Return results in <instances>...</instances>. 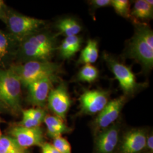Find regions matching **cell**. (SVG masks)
<instances>
[{
  "instance_id": "cell-17",
  "label": "cell",
  "mask_w": 153,
  "mask_h": 153,
  "mask_svg": "<svg viewBox=\"0 0 153 153\" xmlns=\"http://www.w3.org/2000/svg\"><path fill=\"white\" fill-rule=\"evenodd\" d=\"M153 6L147 0L136 1L131 10V18L136 22V25L140 24V21L153 19Z\"/></svg>"
},
{
  "instance_id": "cell-6",
  "label": "cell",
  "mask_w": 153,
  "mask_h": 153,
  "mask_svg": "<svg viewBox=\"0 0 153 153\" xmlns=\"http://www.w3.org/2000/svg\"><path fill=\"white\" fill-rule=\"evenodd\" d=\"M126 56L137 61L145 71L152 69L153 66V48L135 31L134 35L128 44Z\"/></svg>"
},
{
  "instance_id": "cell-3",
  "label": "cell",
  "mask_w": 153,
  "mask_h": 153,
  "mask_svg": "<svg viewBox=\"0 0 153 153\" xmlns=\"http://www.w3.org/2000/svg\"><path fill=\"white\" fill-rule=\"evenodd\" d=\"M21 87L19 78L10 68H0V99L13 115L22 112Z\"/></svg>"
},
{
  "instance_id": "cell-27",
  "label": "cell",
  "mask_w": 153,
  "mask_h": 153,
  "mask_svg": "<svg viewBox=\"0 0 153 153\" xmlns=\"http://www.w3.org/2000/svg\"><path fill=\"white\" fill-rule=\"evenodd\" d=\"M92 8L97 9L111 5V0H92L90 1Z\"/></svg>"
},
{
  "instance_id": "cell-4",
  "label": "cell",
  "mask_w": 153,
  "mask_h": 153,
  "mask_svg": "<svg viewBox=\"0 0 153 153\" xmlns=\"http://www.w3.org/2000/svg\"><path fill=\"white\" fill-rule=\"evenodd\" d=\"M6 25L9 33L19 43L24 39L40 31L45 26V22L9 10Z\"/></svg>"
},
{
  "instance_id": "cell-5",
  "label": "cell",
  "mask_w": 153,
  "mask_h": 153,
  "mask_svg": "<svg viewBox=\"0 0 153 153\" xmlns=\"http://www.w3.org/2000/svg\"><path fill=\"white\" fill-rule=\"evenodd\" d=\"M103 58L119 83L124 95L127 97L133 95L141 88L142 85L137 82L135 75L129 67L105 52L103 54Z\"/></svg>"
},
{
  "instance_id": "cell-28",
  "label": "cell",
  "mask_w": 153,
  "mask_h": 153,
  "mask_svg": "<svg viewBox=\"0 0 153 153\" xmlns=\"http://www.w3.org/2000/svg\"><path fill=\"white\" fill-rule=\"evenodd\" d=\"M41 152L42 153H60L52 144L45 142L41 145Z\"/></svg>"
},
{
  "instance_id": "cell-31",
  "label": "cell",
  "mask_w": 153,
  "mask_h": 153,
  "mask_svg": "<svg viewBox=\"0 0 153 153\" xmlns=\"http://www.w3.org/2000/svg\"><path fill=\"white\" fill-rule=\"evenodd\" d=\"M1 121H2V120H1V117H0V124H1ZM2 135V132H1V128H0V137H1V136Z\"/></svg>"
},
{
  "instance_id": "cell-22",
  "label": "cell",
  "mask_w": 153,
  "mask_h": 153,
  "mask_svg": "<svg viewBox=\"0 0 153 153\" xmlns=\"http://www.w3.org/2000/svg\"><path fill=\"white\" fill-rule=\"evenodd\" d=\"M111 6L120 16L131 18V5L128 0H112Z\"/></svg>"
},
{
  "instance_id": "cell-8",
  "label": "cell",
  "mask_w": 153,
  "mask_h": 153,
  "mask_svg": "<svg viewBox=\"0 0 153 153\" xmlns=\"http://www.w3.org/2000/svg\"><path fill=\"white\" fill-rule=\"evenodd\" d=\"M110 92L102 89L88 90L79 98L80 113L94 115L99 113L109 102Z\"/></svg>"
},
{
  "instance_id": "cell-18",
  "label": "cell",
  "mask_w": 153,
  "mask_h": 153,
  "mask_svg": "<svg viewBox=\"0 0 153 153\" xmlns=\"http://www.w3.org/2000/svg\"><path fill=\"white\" fill-rule=\"evenodd\" d=\"M99 56L98 43L96 40L88 39L82 49L78 60L79 64H91L95 62Z\"/></svg>"
},
{
  "instance_id": "cell-14",
  "label": "cell",
  "mask_w": 153,
  "mask_h": 153,
  "mask_svg": "<svg viewBox=\"0 0 153 153\" xmlns=\"http://www.w3.org/2000/svg\"><path fill=\"white\" fill-rule=\"evenodd\" d=\"M44 123L47 128L48 136L53 139L61 137V135L71 131V128L66 124L63 120L55 115H47Z\"/></svg>"
},
{
  "instance_id": "cell-25",
  "label": "cell",
  "mask_w": 153,
  "mask_h": 153,
  "mask_svg": "<svg viewBox=\"0 0 153 153\" xmlns=\"http://www.w3.org/2000/svg\"><path fill=\"white\" fill-rule=\"evenodd\" d=\"M16 124L23 127H25L27 128H32L40 126L42 123H40L39 121L34 120L26 115L22 114V120L19 123H18Z\"/></svg>"
},
{
  "instance_id": "cell-7",
  "label": "cell",
  "mask_w": 153,
  "mask_h": 153,
  "mask_svg": "<svg viewBox=\"0 0 153 153\" xmlns=\"http://www.w3.org/2000/svg\"><path fill=\"white\" fill-rule=\"evenodd\" d=\"M7 134L14 138L22 148L28 149L33 146H39L45 142L44 131L41 126L27 128L14 124L7 131Z\"/></svg>"
},
{
  "instance_id": "cell-20",
  "label": "cell",
  "mask_w": 153,
  "mask_h": 153,
  "mask_svg": "<svg viewBox=\"0 0 153 153\" xmlns=\"http://www.w3.org/2000/svg\"><path fill=\"white\" fill-rule=\"evenodd\" d=\"M28 149L21 147L8 134H2L0 137V153H28Z\"/></svg>"
},
{
  "instance_id": "cell-23",
  "label": "cell",
  "mask_w": 153,
  "mask_h": 153,
  "mask_svg": "<svg viewBox=\"0 0 153 153\" xmlns=\"http://www.w3.org/2000/svg\"><path fill=\"white\" fill-rule=\"evenodd\" d=\"M22 114L26 115L34 120L39 121L40 123L44 122V119L47 116L46 111L42 108H32L29 109H22Z\"/></svg>"
},
{
  "instance_id": "cell-12",
  "label": "cell",
  "mask_w": 153,
  "mask_h": 153,
  "mask_svg": "<svg viewBox=\"0 0 153 153\" xmlns=\"http://www.w3.org/2000/svg\"><path fill=\"white\" fill-rule=\"evenodd\" d=\"M120 126L113 124L101 131L96 137L95 149L97 153H114L119 141Z\"/></svg>"
},
{
  "instance_id": "cell-15",
  "label": "cell",
  "mask_w": 153,
  "mask_h": 153,
  "mask_svg": "<svg viewBox=\"0 0 153 153\" xmlns=\"http://www.w3.org/2000/svg\"><path fill=\"white\" fill-rule=\"evenodd\" d=\"M18 44L9 33L0 30V64L5 62L14 53L16 55Z\"/></svg>"
},
{
  "instance_id": "cell-32",
  "label": "cell",
  "mask_w": 153,
  "mask_h": 153,
  "mask_svg": "<svg viewBox=\"0 0 153 153\" xmlns=\"http://www.w3.org/2000/svg\"></svg>"
},
{
  "instance_id": "cell-29",
  "label": "cell",
  "mask_w": 153,
  "mask_h": 153,
  "mask_svg": "<svg viewBox=\"0 0 153 153\" xmlns=\"http://www.w3.org/2000/svg\"><path fill=\"white\" fill-rule=\"evenodd\" d=\"M146 147L148 148V150L151 152L153 150V134H150L146 139Z\"/></svg>"
},
{
  "instance_id": "cell-19",
  "label": "cell",
  "mask_w": 153,
  "mask_h": 153,
  "mask_svg": "<svg viewBox=\"0 0 153 153\" xmlns=\"http://www.w3.org/2000/svg\"><path fill=\"white\" fill-rule=\"evenodd\" d=\"M56 26L59 34L65 37L76 36L82 30L81 25L73 18H65L60 19L57 23Z\"/></svg>"
},
{
  "instance_id": "cell-10",
  "label": "cell",
  "mask_w": 153,
  "mask_h": 153,
  "mask_svg": "<svg viewBox=\"0 0 153 153\" xmlns=\"http://www.w3.org/2000/svg\"><path fill=\"white\" fill-rule=\"evenodd\" d=\"M49 109L62 120H65L71 105V100L65 82H60L52 88L47 99Z\"/></svg>"
},
{
  "instance_id": "cell-1",
  "label": "cell",
  "mask_w": 153,
  "mask_h": 153,
  "mask_svg": "<svg viewBox=\"0 0 153 153\" xmlns=\"http://www.w3.org/2000/svg\"><path fill=\"white\" fill-rule=\"evenodd\" d=\"M57 49L56 35L40 30L22 40L18 44L16 56L19 60L18 63L50 61Z\"/></svg>"
},
{
  "instance_id": "cell-21",
  "label": "cell",
  "mask_w": 153,
  "mask_h": 153,
  "mask_svg": "<svg viewBox=\"0 0 153 153\" xmlns=\"http://www.w3.org/2000/svg\"><path fill=\"white\" fill-rule=\"evenodd\" d=\"M98 69L91 64H86L82 66L77 74L76 80L79 82L93 83L99 77Z\"/></svg>"
},
{
  "instance_id": "cell-13",
  "label": "cell",
  "mask_w": 153,
  "mask_h": 153,
  "mask_svg": "<svg viewBox=\"0 0 153 153\" xmlns=\"http://www.w3.org/2000/svg\"><path fill=\"white\" fill-rule=\"evenodd\" d=\"M147 136L143 129H136L126 132L121 144V153H140L146 145Z\"/></svg>"
},
{
  "instance_id": "cell-9",
  "label": "cell",
  "mask_w": 153,
  "mask_h": 153,
  "mask_svg": "<svg viewBox=\"0 0 153 153\" xmlns=\"http://www.w3.org/2000/svg\"><path fill=\"white\" fill-rule=\"evenodd\" d=\"M58 80L57 76H48L28 85L26 87L27 89L26 99L28 103L36 107L44 108L53 85Z\"/></svg>"
},
{
  "instance_id": "cell-26",
  "label": "cell",
  "mask_w": 153,
  "mask_h": 153,
  "mask_svg": "<svg viewBox=\"0 0 153 153\" xmlns=\"http://www.w3.org/2000/svg\"><path fill=\"white\" fill-rule=\"evenodd\" d=\"M9 10L5 2L2 0H0V20L5 25L7 22Z\"/></svg>"
},
{
  "instance_id": "cell-24",
  "label": "cell",
  "mask_w": 153,
  "mask_h": 153,
  "mask_svg": "<svg viewBox=\"0 0 153 153\" xmlns=\"http://www.w3.org/2000/svg\"><path fill=\"white\" fill-rule=\"evenodd\" d=\"M52 145L60 153H71L70 143L61 136L54 138Z\"/></svg>"
},
{
  "instance_id": "cell-30",
  "label": "cell",
  "mask_w": 153,
  "mask_h": 153,
  "mask_svg": "<svg viewBox=\"0 0 153 153\" xmlns=\"http://www.w3.org/2000/svg\"><path fill=\"white\" fill-rule=\"evenodd\" d=\"M0 113L2 114H11L9 108L0 99Z\"/></svg>"
},
{
  "instance_id": "cell-16",
  "label": "cell",
  "mask_w": 153,
  "mask_h": 153,
  "mask_svg": "<svg viewBox=\"0 0 153 153\" xmlns=\"http://www.w3.org/2000/svg\"><path fill=\"white\" fill-rule=\"evenodd\" d=\"M82 44V38L79 36L65 37L58 47L61 57L64 60L70 59L80 50Z\"/></svg>"
},
{
  "instance_id": "cell-11",
  "label": "cell",
  "mask_w": 153,
  "mask_h": 153,
  "mask_svg": "<svg viewBox=\"0 0 153 153\" xmlns=\"http://www.w3.org/2000/svg\"><path fill=\"white\" fill-rule=\"evenodd\" d=\"M127 98L126 96L123 95L107 103L93 123V126L96 131H102L114 124L119 117Z\"/></svg>"
},
{
  "instance_id": "cell-2",
  "label": "cell",
  "mask_w": 153,
  "mask_h": 153,
  "mask_svg": "<svg viewBox=\"0 0 153 153\" xmlns=\"http://www.w3.org/2000/svg\"><path fill=\"white\" fill-rule=\"evenodd\" d=\"M61 66L52 61H31L11 65L10 68L26 88L28 85L48 76H57L61 71Z\"/></svg>"
}]
</instances>
